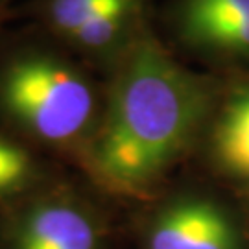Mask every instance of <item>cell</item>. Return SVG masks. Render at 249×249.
<instances>
[{
	"mask_svg": "<svg viewBox=\"0 0 249 249\" xmlns=\"http://www.w3.org/2000/svg\"><path fill=\"white\" fill-rule=\"evenodd\" d=\"M211 106L209 85L159 43H135L83 146L89 176L113 196L151 197L196 141Z\"/></svg>",
	"mask_w": 249,
	"mask_h": 249,
	"instance_id": "6da1fadb",
	"label": "cell"
},
{
	"mask_svg": "<svg viewBox=\"0 0 249 249\" xmlns=\"http://www.w3.org/2000/svg\"><path fill=\"white\" fill-rule=\"evenodd\" d=\"M0 111L24 135L57 148L85 146L102 115L89 78L48 53H22L2 67Z\"/></svg>",
	"mask_w": 249,
	"mask_h": 249,
	"instance_id": "7a4b0ae2",
	"label": "cell"
},
{
	"mask_svg": "<svg viewBox=\"0 0 249 249\" xmlns=\"http://www.w3.org/2000/svg\"><path fill=\"white\" fill-rule=\"evenodd\" d=\"M0 249H113L106 213L81 190L48 183L0 207Z\"/></svg>",
	"mask_w": 249,
	"mask_h": 249,
	"instance_id": "3957f363",
	"label": "cell"
},
{
	"mask_svg": "<svg viewBox=\"0 0 249 249\" xmlns=\"http://www.w3.org/2000/svg\"><path fill=\"white\" fill-rule=\"evenodd\" d=\"M141 249H248V234L240 216L223 199L183 190L148 213Z\"/></svg>",
	"mask_w": 249,
	"mask_h": 249,
	"instance_id": "277c9868",
	"label": "cell"
},
{
	"mask_svg": "<svg viewBox=\"0 0 249 249\" xmlns=\"http://www.w3.org/2000/svg\"><path fill=\"white\" fill-rule=\"evenodd\" d=\"M181 32L188 43L213 50H249V0H185Z\"/></svg>",
	"mask_w": 249,
	"mask_h": 249,
	"instance_id": "5b68a950",
	"label": "cell"
},
{
	"mask_svg": "<svg viewBox=\"0 0 249 249\" xmlns=\"http://www.w3.org/2000/svg\"><path fill=\"white\" fill-rule=\"evenodd\" d=\"M214 157L227 174L249 179V89L236 92L218 118Z\"/></svg>",
	"mask_w": 249,
	"mask_h": 249,
	"instance_id": "8992f818",
	"label": "cell"
},
{
	"mask_svg": "<svg viewBox=\"0 0 249 249\" xmlns=\"http://www.w3.org/2000/svg\"><path fill=\"white\" fill-rule=\"evenodd\" d=\"M50 181L26 146L0 135V207L36 192Z\"/></svg>",
	"mask_w": 249,
	"mask_h": 249,
	"instance_id": "52a82bcc",
	"label": "cell"
},
{
	"mask_svg": "<svg viewBox=\"0 0 249 249\" xmlns=\"http://www.w3.org/2000/svg\"><path fill=\"white\" fill-rule=\"evenodd\" d=\"M133 9L135 2H127V4H120L107 9L96 18H92L90 22H87L85 26L76 30L69 39L72 45L80 46L83 50H90V52L106 50L111 45H115L116 39L122 36V32L131 18Z\"/></svg>",
	"mask_w": 249,
	"mask_h": 249,
	"instance_id": "ba28073f",
	"label": "cell"
},
{
	"mask_svg": "<svg viewBox=\"0 0 249 249\" xmlns=\"http://www.w3.org/2000/svg\"><path fill=\"white\" fill-rule=\"evenodd\" d=\"M135 0H50L48 15L53 28L71 37L76 30L85 26L107 9Z\"/></svg>",
	"mask_w": 249,
	"mask_h": 249,
	"instance_id": "9c48e42d",
	"label": "cell"
}]
</instances>
